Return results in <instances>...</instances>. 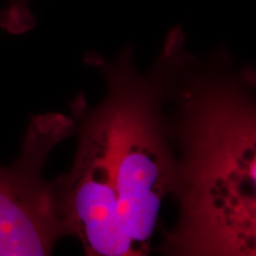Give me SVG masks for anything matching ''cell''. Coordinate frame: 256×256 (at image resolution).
Wrapping results in <instances>:
<instances>
[{
    "label": "cell",
    "mask_w": 256,
    "mask_h": 256,
    "mask_svg": "<svg viewBox=\"0 0 256 256\" xmlns=\"http://www.w3.org/2000/svg\"><path fill=\"white\" fill-rule=\"evenodd\" d=\"M177 162L168 255L256 256V98L228 54L197 57L180 26L148 72Z\"/></svg>",
    "instance_id": "1"
},
{
    "label": "cell",
    "mask_w": 256,
    "mask_h": 256,
    "mask_svg": "<svg viewBox=\"0 0 256 256\" xmlns=\"http://www.w3.org/2000/svg\"><path fill=\"white\" fill-rule=\"evenodd\" d=\"M86 62L100 70L107 86V162L124 229L136 256L147 255L177 177L158 90L150 74L138 72L130 46L113 60L87 54Z\"/></svg>",
    "instance_id": "2"
},
{
    "label": "cell",
    "mask_w": 256,
    "mask_h": 256,
    "mask_svg": "<svg viewBox=\"0 0 256 256\" xmlns=\"http://www.w3.org/2000/svg\"><path fill=\"white\" fill-rule=\"evenodd\" d=\"M78 148L70 168L50 180L54 203L66 236L92 256H136L121 220L107 162L108 108L72 102Z\"/></svg>",
    "instance_id": "3"
},
{
    "label": "cell",
    "mask_w": 256,
    "mask_h": 256,
    "mask_svg": "<svg viewBox=\"0 0 256 256\" xmlns=\"http://www.w3.org/2000/svg\"><path fill=\"white\" fill-rule=\"evenodd\" d=\"M74 134L72 118L37 115L28 124L19 156L11 165H0V256L50 255L66 236L44 168L54 148Z\"/></svg>",
    "instance_id": "4"
},
{
    "label": "cell",
    "mask_w": 256,
    "mask_h": 256,
    "mask_svg": "<svg viewBox=\"0 0 256 256\" xmlns=\"http://www.w3.org/2000/svg\"><path fill=\"white\" fill-rule=\"evenodd\" d=\"M30 4L31 0H6V5L0 8V30L11 34L31 31L37 22Z\"/></svg>",
    "instance_id": "5"
},
{
    "label": "cell",
    "mask_w": 256,
    "mask_h": 256,
    "mask_svg": "<svg viewBox=\"0 0 256 256\" xmlns=\"http://www.w3.org/2000/svg\"><path fill=\"white\" fill-rule=\"evenodd\" d=\"M240 78L244 84H247L249 88L256 90V69L252 66H244L238 72Z\"/></svg>",
    "instance_id": "6"
}]
</instances>
